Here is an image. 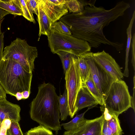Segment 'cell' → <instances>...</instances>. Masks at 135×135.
Instances as JSON below:
<instances>
[{"label": "cell", "instance_id": "8fae6325", "mask_svg": "<svg viewBox=\"0 0 135 135\" xmlns=\"http://www.w3.org/2000/svg\"><path fill=\"white\" fill-rule=\"evenodd\" d=\"M103 115L95 119H86L80 127L74 129L66 131L63 135H102Z\"/></svg>", "mask_w": 135, "mask_h": 135}, {"label": "cell", "instance_id": "484cf974", "mask_svg": "<svg viewBox=\"0 0 135 135\" xmlns=\"http://www.w3.org/2000/svg\"><path fill=\"white\" fill-rule=\"evenodd\" d=\"M23 12L22 16L26 19L33 23H35L33 14L30 11L27 6L25 0H20Z\"/></svg>", "mask_w": 135, "mask_h": 135}, {"label": "cell", "instance_id": "d4e9b609", "mask_svg": "<svg viewBox=\"0 0 135 135\" xmlns=\"http://www.w3.org/2000/svg\"><path fill=\"white\" fill-rule=\"evenodd\" d=\"M51 28L52 30L61 33L71 35V31L68 27L60 20L58 21L55 22L52 24Z\"/></svg>", "mask_w": 135, "mask_h": 135}, {"label": "cell", "instance_id": "4316f807", "mask_svg": "<svg viewBox=\"0 0 135 135\" xmlns=\"http://www.w3.org/2000/svg\"><path fill=\"white\" fill-rule=\"evenodd\" d=\"M7 135H23L18 122L11 121L9 127L7 129Z\"/></svg>", "mask_w": 135, "mask_h": 135}, {"label": "cell", "instance_id": "603a6c76", "mask_svg": "<svg viewBox=\"0 0 135 135\" xmlns=\"http://www.w3.org/2000/svg\"><path fill=\"white\" fill-rule=\"evenodd\" d=\"M59 57L62 65L64 73L68 70L74 55L68 52L61 51L56 53Z\"/></svg>", "mask_w": 135, "mask_h": 135}, {"label": "cell", "instance_id": "cb8c5ba5", "mask_svg": "<svg viewBox=\"0 0 135 135\" xmlns=\"http://www.w3.org/2000/svg\"><path fill=\"white\" fill-rule=\"evenodd\" d=\"M51 130L40 125L31 128L26 133V135H52Z\"/></svg>", "mask_w": 135, "mask_h": 135}, {"label": "cell", "instance_id": "5b68a950", "mask_svg": "<svg viewBox=\"0 0 135 135\" xmlns=\"http://www.w3.org/2000/svg\"><path fill=\"white\" fill-rule=\"evenodd\" d=\"M37 56L36 47L30 46L25 39L17 38L4 48L2 59L15 61L26 71L32 73L34 69V61Z\"/></svg>", "mask_w": 135, "mask_h": 135}, {"label": "cell", "instance_id": "9c48e42d", "mask_svg": "<svg viewBox=\"0 0 135 135\" xmlns=\"http://www.w3.org/2000/svg\"><path fill=\"white\" fill-rule=\"evenodd\" d=\"M94 61L109 74L115 80L122 79L123 73L114 59L103 50L92 54Z\"/></svg>", "mask_w": 135, "mask_h": 135}, {"label": "cell", "instance_id": "5bb4252c", "mask_svg": "<svg viewBox=\"0 0 135 135\" xmlns=\"http://www.w3.org/2000/svg\"><path fill=\"white\" fill-rule=\"evenodd\" d=\"M99 103L90 93L85 83L81 82L76 101V107L77 111L88 107L91 108Z\"/></svg>", "mask_w": 135, "mask_h": 135}, {"label": "cell", "instance_id": "7402d4cb", "mask_svg": "<svg viewBox=\"0 0 135 135\" xmlns=\"http://www.w3.org/2000/svg\"><path fill=\"white\" fill-rule=\"evenodd\" d=\"M77 57L81 81L85 83L90 73L89 68L84 54Z\"/></svg>", "mask_w": 135, "mask_h": 135}, {"label": "cell", "instance_id": "ac0fdd59", "mask_svg": "<svg viewBox=\"0 0 135 135\" xmlns=\"http://www.w3.org/2000/svg\"><path fill=\"white\" fill-rule=\"evenodd\" d=\"M91 0H67L65 5L69 13H76L83 12L84 6L89 4Z\"/></svg>", "mask_w": 135, "mask_h": 135}, {"label": "cell", "instance_id": "8992f818", "mask_svg": "<svg viewBox=\"0 0 135 135\" xmlns=\"http://www.w3.org/2000/svg\"><path fill=\"white\" fill-rule=\"evenodd\" d=\"M128 87L122 79L114 81L104 97V105L110 112L119 115L131 107Z\"/></svg>", "mask_w": 135, "mask_h": 135}, {"label": "cell", "instance_id": "f546056e", "mask_svg": "<svg viewBox=\"0 0 135 135\" xmlns=\"http://www.w3.org/2000/svg\"><path fill=\"white\" fill-rule=\"evenodd\" d=\"M132 57L131 62L135 70V33H134L132 40Z\"/></svg>", "mask_w": 135, "mask_h": 135}, {"label": "cell", "instance_id": "e575fe53", "mask_svg": "<svg viewBox=\"0 0 135 135\" xmlns=\"http://www.w3.org/2000/svg\"><path fill=\"white\" fill-rule=\"evenodd\" d=\"M18 100H19L23 99V97L22 92H18L15 95V96Z\"/></svg>", "mask_w": 135, "mask_h": 135}, {"label": "cell", "instance_id": "9a60e30c", "mask_svg": "<svg viewBox=\"0 0 135 135\" xmlns=\"http://www.w3.org/2000/svg\"><path fill=\"white\" fill-rule=\"evenodd\" d=\"M38 15L37 20L39 26L38 36L44 35L48 36L51 30L52 24L45 12L44 11L40 2L38 0L37 4Z\"/></svg>", "mask_w": 135, "mask_h": 135}, {"label": "cell", "instance_id": "e0dca14e", "mask_svg": "<svg viewBox=\"0 0 135 135\" xmlns=\"http://www.w3.org/2000/svg\"><path fill=\"white\" fill-rule=\"evenodd\" d=\"M135 18V11L133 12L132 18L130 21L128 26L127 29V40L126 48V50L125 69L123 73V76L128 77L129 76V70L128 67L129 53L131 39L132 38L131 32L132 27Z\"/></svg>", "mask_w": 135, "mask_h": 135}, {"label": "cell", "instance_id": "2e32d148", "mask_svg": "<svg viewBox=\"0 0 135 135\" xmlns=\"http://www.w3.org/2000/svg\"><path fill=\"white\" fill-rule=\"evenodd\" d=\"M0 8L13 15L15 17L23 15L20 0H0Z\"/></svg>", "mask_w": 135, "mask_h": 135}, {"label": "cell", "instance_id": "7a4b0ae2", "mask_svg": "<svg viewBox=\"0 0 135 135\" xmlns=\"http://www.w3.org/2000/svg\"><path fill=\"white\" fill-rule=\"evenodd\" d=\"M54 86L44 83L38 87L36 97L31 102L30 114L33 120L51 130L61 129L58 96Z\"/></svg>", "mask_w": 135, "mask_h": 135}, {"label": "cell", "instance_id": "7c38bea8", "mask_svg": "<svg viewBox=\"0 0 135 135\" xmlns=\"http://www.w3.org/2000/svg\"><path fill=\"white\" fill-rule=\"evenodd\" d=\"M103 115L102 135H122L123 130L120 125L118 116L109 110L104 104L100 106Z\"/></svg>", "mask_w": 135, "mask_h": 135}, {"label": "cell", "instance_id": "4fadbf2b", "mask_svg": "<svg viewBox=\"0 0 135 135\" xmlns=\"http://www.w3.org/2000/svg\"><path fill=\"white\" fill-rule=\"evenodd\" d=\"M21 108L16 104L7 100L6 98L0 99V123L5 119L19 122L21 118Z\"/></svg>", "mask_w": 135, "mask_h": 135}, {"label": "cell", "instance_id": "277c9868", "mask_svg": "<svg viewBox=\"0 0 135 135\" xmlns=\"http://www.w3.org/2000/svg\"><path fill=\"white\" fill-rule=\"evenodd\" d=\"M47 37L49 46L53 54L65 51L77 57L91 52V47L89 43L72 35L61 33L52 29Z\"/></svg>", "mask_w": 135, "mask_h": 135}, {"label": "cell", "instance_id": "ffe728a7", "mask_svg": "<svg viewBox=\"0 0 135 135\" xmlns=\"http://www.w3.org/2000/svg\"><path fill=\"white\" fill-rule=\"evenodd\" d=\"M60 119L61 121L65 120L69 115L67 94L66 88L62 95L58 96Z\"/></svg>", "mask_w": 135, "mask_h": 135}, {"label": "cell", "instance_id": "44dd1931", "mask_svg": "<svg viewBox=\"0 0 135 135\" xmlns=\"http://www.w3.org/2000/svg\"><path fill=\"white\" fill-rule=\"evenodd\" d=\"M89 108L85 112L76 115L69 122L61 124L66 131L71 130L77 128L81 126L85 121L84 117L86 112L90 109Z\"/></svg>", "mask_w": 135, "mask_h": 135}, {"label": "cell", "instance_id": "8d00e7d4", "mask_svg": "<svg viewBox=\"0 0 135 135\" xmlns=\"http://www.w3.org/2000/svg\"><path fill=\"white\" fill-rule=\"evenodd\" d=\"M1 126V123H0V129Z\"/></svg>", "mask_w": 135, "mask_h": 135}, {"label": "cell", "instance_id": "4dcf8cb0", "mask_svg": "<svg viewBox=\"0 0 135 135\" xmlns=\"http://www.w3.org/2000/svg\"><path fill=\"white\" fill-rule=\"evenodd\" d=\"M4 33L0 35V62L3 58V53L4 45Z\"/></svg>", "mask_w": 135, "mask_h": 135}, {"label": "cell", "instance_id": "d6986e66", "mask_svg": "<svg viewBox=\"0 0 135 135\" xmlns=\"http://www.w3.org/2000/svg\"><path fill=\"white\" fill-rule=\"evenodd\" d=\"M89 91L97 101L100 105H103L104 104L103 96L97 89L94 82L90 73L85 83Z\"/></svg>", "mask_w": 135, "mask_h": 135}, {"label": "cell", "instance_id": "836d02e7", "mask_svg": "<svg viewBox=\"0 0 135 135\" xmlns=\"http://www.w3.org/2000/svg\"><path fill=\"white\" fill-rule=\"evenodd\" d=\"M23 99L28 98L30 95V92L28 91H24L22 92Z\"/></svg>", "mask_w": 135, "mask_h": 135}, {"label": "cell", "instance_id": "30bf717a", "mask_svg": "<svg viewBox=\"0 0 135 135\" xmlns=\"http://www.w3.org/2000/svg\"><path fill=\"white\" fill-rule=\"evenodd\" d=\"M42 8L52 24L68 13L65 0H40Z\"/></svg>", "mask_w": 135, "mask_h": 135}, {"label": "cell", "instance_id": "74e56055", "mask_svg": "<svg viewBox=\"0 0 135 135\" xmlns=\"http://www.w3.org/2000/svg\"><path fill=\"white\" fill-rule=\"evenodd\" d=\"M52 135H53V134H52Z\"/></svg>", "mask_w": 135, "mask_h": 135}, {"label": "cell", "instance_id": "f1b7e54d", "mask_svg": "<svg viewBox=\"0 0 135 135\" xmlns=\"http://www.w3.org/2000/svg\"><path fill=\"white\" fill-rule=\"evenodd\" d=\"M11 121L9 119H5L1 123L0 135H7V129L9 127Z\"/></svg>", "mask_w": 135, "mask_h": 135}, {"label": "cell", "instance_id": "ba28073f", "mask_svg": "<svg viewBox=\"0 0 135 135\" xmlns=\"http://www.w3.org/2000/svg\"><path fill=\"white\" fill-rule=\"evenodd\" d=\"M92 53L90 52L86 53L84 56L93 80L104 97L112 83L115 80L109 74L94 61L92 57Z\"/></svg>", "mask_w": 135, "mask_h": 135}, {"label": "cell", "instance_id": "6da1fadb", "mask_svg": "<svg viewBox=\"0 0 135 135\" xmlns=\"http://www.w3.org/2000/svg\"><path fill=\"white\" fill-rule=\"evenodd\" d=\"M96 0H91L84 6V11L76 13H68L60 20L68 27L71 35L87 41L91 47H98L103 44L111 45L117 51L123 49V44L107 39L103 32L104 28L124 14L130 7L124 1L118 2L113 8L106 10L95 6Z\"/></svg>", "mask_w": 135, "mask_h": 135}, {"label": "cell", "instance_id": "83f0119b", "mask_svg": "<svg viewBox=\"0 0 135 135\" xmlns=\"http://www.w3.org/2000/svg\"><path fill=\"white\" fill-rule=\"evenodd\" d=\"M25 1L30 12L37 16L38 12L37 4L38 0H25Z\"/></svg>", "mask_w": 135, "mask_h": 135}, {"label": "cell", "instance_id": "1f68e13d", "mask_svg": "<svg viewBox=\"0 0 135 135\" xmlns=\"http://www.w3.org/2000/svg\"><path fill=\"white\" fill-rule=\"evenodd\" d=\"M133 83L134 87L133 88V96L131 97V107L133 109L134 112H135V75L134 76L133 78Z\"/></svg>", "mask_w": 135, "mask_h": 135}, {"label": "cell", "instance_id": "3957f363", "mask_svg": "<svg viewBox=\"0 0 135 135\" xmlns=\"http://www.w3.org/2000/svg\"><path fill=\"white\" fill-rule=\"evenodd\" d=\"M32 77V73L15 61L2 59L0 62V84L7 94L15 97L18 92L31 93Z\"/></svg>", "mask_w": 135, "mask_h": 135}, {"label": "cell", "instance_id": "52a82bcc", "mask_svg": "<svg viewBox=\"0 0 135 135\" xmlns=\"http://www.w3.org/2000/svg\"><path fill=\"white\" fill-rule=\"evenodd\" d=\"M65 74L69 115L72 118L77 112L76 107V101L81 83L76 56L74 55L72 57L69 67Z\"/></svg>", "mask_w": 135, "mask_h": 135}, {"label": "cell", "instance_id": "d6a6232c", "mask_svg": "<svg viewBox=\"0 0 135 135\" xmlns=\"http://www.w3.org/2000/svg\"><path fill=\"white\" fill-rule=\"evenodd\" d=\"M6 93L0 84V99L6 98Z\"/></svg>", "mask_w": 135, "mask_h": 135}, {"label": "cell", "instance_id": "d590c367", "mask_svg": "<svg viewBox=\"0 0 135 135\" xmlns=\"http://www.w3.org/2000/svg\"><path fill=\"white\" fill-rule=\"evenodd\" d=\"M3 21H1L0 22V35L2 33V32H1V24H2V22Z\"/></svg>", "mask_w": 135, "mask_h": 135}]
</instances>
